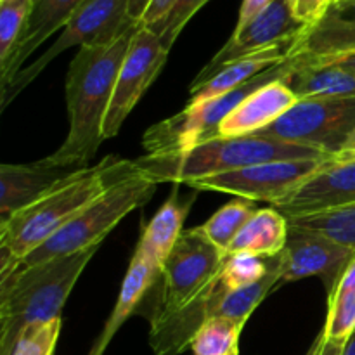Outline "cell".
<instances>
[{
	"instance_id": "cell-7",
	"label": "cell",
	"mask_w": 355,
	"mask_h": 355,
	"mask_svg": "<svg viewBox=\"0 0 355 355\" xmlns=\"http://www.w3.org/2000/svg\"><path fill=\"white\" fill-rule=\"evenodd\" d=\"M128 16V0H87L62 28L54 44L24 66L6 89L0 90V110H6L59 54L71 47L107 45L116 42L130 30L137 28Z\"/></svg>"
},
{
	"instance_id": "cell-44",
	"label": "cell",
	"mask_w": 355,
	"mask_h": 355,
	"mask_svg": "<svg viewBox=\"0 0 355 355\" xmlns=\"http://www.w3.org/2000/svg\"><path fill=\"white\" fill-rule=\"evenodd\" d=\"M333 2H336V0H333Z\"/></svg>"
},
{
	"instance_id": "cell-8",
	"label": "cell",
	"mask_w": 355,
	"mask_h": 355,
	"mask_svg": "<svg viewBox=\"0 0 355 355\" xmlns=\"http://www.w3.org/2000/svg\"><path fill=\"white\" fill-rule=\"evenodd\" d=\"M225 257L198 227L184 231L162 267L158 276L162 293L149 321L170 318L191 307L218 279Z\"/></svg>"
},
{
	"instance_id": "cell-38",
	"label": "cell",
	"mask_w": 355,
	"mask_h": 355,
	"mask_svg": "<svg viewBox=\"0 0 355 355\" xmlns=\"http://www.w3.org/2000/svg\"><path fill=\"white\" fill-rule=\"evenodd\" d=\"M343 343L345 342H340V340H328L324 336V343H322V349L319 355H342Z\"/></svg>"
},
{
	"instance_id": "cell-29",
	"label": "cell",
	"mask_w": 355,
	"mask_h": 355,
	"mask_svg": "<svg viewBox=\"0 0 355 355\" xmlns=\"http://www.w3.org/2000/svg\"><path fill=\"white\" fill-rule=\"evenodd\" d=\"M61 318L30 324L21 331L9 355H54L61 333Z\"/></svg>"
},
{
	"instance_id": "cell-14",
	"label": "cell",
	"mask_w": 355,
	"mask_h": 355,
	"mask_svg": "<svg viewBox=\"0 0 355 355\" xmlns=\"http://www.w3.org/2000/svg\"><path fill=\"white\" fill-rule=\"evenodd\" d=\"M355 203V163L326 162L279 203L277 211L290 217L321 214Z\"/></svg>"
},
{
	"instance_id": "cell-16",
	"label": "cell",
	"mask_w": 355,
	"mask_h": 355,
	"mask_svg": "<svg viewBox=\"0 0 355 355\" xmlns=\"http://www.w3.org/2000/svg\"><path fill=\"white\" fill-rule=\"evenodd\" d=\"M75 170L78 168L49 165L45 159L30 165H0V222L35 203Z\"/></svg>"
},
{
	"instance_id": "cell-30",
	"label": "cell",
	"mask_w": 355,
	"mask_h": 355,
	"mask_svg": "<svg viewBox=\"0 0 355 355\" xmlns=\"http://www.w3.org/2000/svg\"><path fill=\"white\" fill-rule=\"evenodd\" d=\"M322 331L328 340L340 342L355 331V290L336 291L328 298V319Z\"/></svg>"
},
{
	"instance_id": "cell-31",
	"label": "cell",
	"mask_w": 355,
	"mask_h": 355,
	"mask_svg": "<svg viewBox=\"0 0 355 355\" xmlns=\"http://www.w3.org/2000/svg\"><path fill=\"white\" fill-rule=\"evenodd\" d=\"M207 2H210V0H175L172 9L168 10V14L162 21L146 28H149L153 33L158 35L166 51H170L177 38H179V35L186 28V24L193 19L194 14Z\"/></svg>"
},
{
	"instance_id": "cell-2",
	"label": "cell",
	"mask_w": 355,
	"mask_h": 355,
	"mask_svg": "<svg viewBox=\"0 0 355 355\" xmlns=\"http://www.w3.org/2000/svg\"><path fill=\"white\" fill-rule=\"evenodd\" d=\"M137 28L113 44L80 47L69 62L66 75L68 135L58 151L44 158L49 165L83 168L96 156L104 141V118L110 110L118 71Z\"/></svg>"
},
{
	"instance_id": "cell-36",
	"label": "cell",
	"mask_w": 355,
	"mask_h": 355,
	"mask_svg": "<svg viewBox=\"0 0 355 355\" xmlns=\"http://www.w3.org/2000/svg\"><path fill=\"white\" fill-rule=\"evenodd\" d=\"M149 3H151V0H128V16L134 23H141Z\"/></svg>"
},
{
	"instance_id": "cell-39",
	"label": "cell",
	"mask_w": 355,
	"mask_h": 355,
	"mask_svg": "<svg viewBox=\"0 0 355 355\" xmlns=\"http://www.w3.org/2000/svg\"><path fill=\"white\" fill-rule=\"evenodd\" d=\"M322 343H324V331L319 333L318 338L314 340V343H312L311 349L307 350V354L305 355H319V352H321V349H322Z\"/></svg>"
},
{
	"instance_id": "cell-43",
	"label": "cell",
	"mask_w": 355,
	"mask_h": 355,
	"mask_svg": "<svg viewBox=\"0 0 355 355\" xmlns=\"http://www.w3.org/2000/svg\"><path fill=\"white\" fill-rule=\"evenodd\" d=\"M290 2H293V0H290Z\"/></svg>"
},
{
	"instance_id": "cell-22",
	"label": "cell",
	"mask_w": 355,
	"mask_h": 355,
	"mask_svg": "<svg viewBox=\"0 0 355 355\" xmlns=\"http://www.w3.org/2000/svg\"><path fill=\"white\" fill-rule=\"evenodd\" d=\"M295 71L284 82L300 99L312 97H354L355 71L335 64H311L300 55Z\"/></svg>"
},
{
	"instance_id": "cell-34",
	"label": "cell",
	"mask_w": 355,
	"mask_h": 355,
	"mask_svg": "<svg viewBox=\"0 0 355 355\" xmlns=\"http://www.w3.org/2000/svg\"><path fill=\"white\" fill-rule=\"evenodd\" d=\"M173 3H175V0H151L139 26H153L158 21H162L168 14V10L172 9Z\"/></svg>"
},
{
	"instance_id": "cell-3",
	"label": "cell",
	"mask_w": 355,
	"mask_h": 355,
	"mask_svg": "<svg viewBox=\"0 0 355 355\" xmlns=\"http://www.w3.org/2000/svg\"><path fill=\"white\" fill-rule=\"evenodd\" d=\"M97 250L99 246H94L35 266L16 267L0 277V355H9L26 326L61 318L66 300Z\"/></svg>"
},
{
	"instance_id": "cell-25",
	"label": "cell",
	"mask_w": 355,
	"mask_h": 355,
	"mask_svg": "<svg viewBox=\"0 0 355 355\" xmlns=\"http://www.w3.org/2000/svg\"><path fill=\"white\" fill-rule=\"evenodd\" d=\"M290 227L318 232L340 245L355 250V203L336 210L288 218Z\"/></svg>"
},
{
	"instance_id": "cell-40",
	"label": "cell",
	"mask_w": 355,
	"mask_h": 355,
	"mask_svg": "<svg viewBox=\"0 0 355 355\" xmlns=\"http://www.w3.org/2000/svg\"><path fill=\"white\" fill-rule=\"evenodd\" d=\"M342 355H355V331L343 343Z\"/></svg>"
},
{
	"instance_id": "cell-35",
	"label": "cell",
	"mask_w": 355,
	"mask_h": 355,
	"mask_svg": "<svg viewBox=\"0 0 355 355\" xmlns=\"http://www.w3.org/2000/svg\"><path fill=\"white\" fill-rule=\"evenodd\" d=\"M331 163H355V130L343 142L342 148L331 156Z\"/></svg>"
},
{
	"instance_id": "cell-12",
	"label": "cell",
	"mask_w": 355,
	"mask_h": 355,
	"mask_svg": "<svg viewBox=\"0 0 355 355\" xmlns=\"http://www.w3.org/2000/svg\"><path fill=\"white\" fill-rule=\"evenodd\" d=\"M304 24L293 16L290 0H272L270 6L255 19L250 21L245 28L232 31L227 44L198 73L191 83L189 92L207 85L224 66L266 49L295 42L304 33Z\"/></svg>"
},
{
	"instance_id": "cell-37",
	"label": "cell",
	"mask_w": 355,
	"mask_h": 355,
	"mask_svg": "<svg viewBox=\"0 0 355 355\" xmlns=\"http://www.w3.org/2000/svg\"><path fill=\"white\" fill-rule=\"evenodd\" d=\"M350 290H355V257H354V260L352 262H350V266H349V269L345 270V274H343V277H342V281H340V284H338V288H336V291H350ZM335 291V293H336ZM333 293V295H335ZM331 295V297H333ZM329 297V298H331Z\"/></svg>"
},
{
	"instance_id": "cell-28",
	"label": "cell",
	"mask_w": 355,
	"mask_h": 355,
	"mask_svg": "<svg viewBox=\"0 0 355 355\" xmlns=\"http://www.w3.org/2000/svg\"><path fill=\"white\" fill-rule=\"evenodd\" d=\"M267 272H269V259L250 255V253H232L225 257L220 279L227 290H241L259 283Z\"/></svg>"
},
{
	"instance_id": "cell-32",
	"label": "cell",
	"mask_w": 355,
	"mask_h": 355,
	"mask_svg": "<svg viewBox=\"0 0 355 355\" xmlns=\"http://www.w3.org/2000/svg\"><path fill=\"white\" fill-rule=\"evenodd\" d=\"M331 3L333 0H293L291 9L297 21H300L305 28H311L324 17Z\"/></svg>"
},
{
	"instance_id": "cell-41",
	"label": "cell",
	"mask_w": 355,
	"mask_h": 355,
	"mask_svg": "<svg viewBox=\"0 0 355 355\" xmlns=\"http://www.w3.org/2000/svg\"><path fill=\"white\" fill-rule=\"evenodd\" d=\"M231 355H239V350H236V352H232Z\"/></svg>"
},
{
	"instance_id": "cell-11",
	"label": "cell",
	"mask_w": 355,
	"mask_h": 355,
	"mask_svg": "<svg viewBox=\"0 0 355 355\" xmlns=\"http://www.w3.org/2000/svg\"><path fill=\"white\" fill-rule=\"evenodd\" d=\"M168 52L162 38L149 28L139 26L135 30L127 55L118 71L110 110L104 118V141L116 137L135 104L162 73L168 59Z\"/></svg>"
},
{
	"instance_id": "cell-15",
	"label": "cell",
	"mask_w": 355,
	"mask_h": 355,
	"mask_svg": "<svg viewBox=\"0 0 355 355\" xmlns=\"http://www.w3.org/2000/svg\"><path fill=\"white\" fill-rule=\"evenodd\" d=\"M300 97L284 80L270 82L246 97L220 125L217 137H241L259 134L288 113Z\"/></svg>"
},
{
	"instance_id": "cell-21",
	"label": "cell",
	"mask_w": 355,
	"mask_h": 355,
	"mask_svg": "<svg viewBox=\"0 0 355 355\" xmlns=\"http://www.w3.org/2000/svg\"><path fill=\"white\" fill-rule=\"evenodd\" d=\"M159 272L155 267L149 266L141 253L135 252L132 257L130 263H128V270L125 274V279L121 283L120 295H118L116 305H114L113 312H111L110 319H107L106 326H104L103 333L97 338L96 345L92 347L89 355H103L106 347L110 345L111 340L118 333V329L125 324L128 318L137 311L139 304H142L146 295L151 291L155 286L156 279H158Z\"/></svg>"
},
{
	"instance_id": "cell-20",
	"label": "cell",
	"mask_w": 355,
	"mask_h": 355,
	"mask_svg": "<svg viewBox=\"0 0 355 355\" xmlns=\"http://www.w3.org/2000/svg\"><path fill=\"white\" fill-rule=\"evenodd\" d=\"M295 42H288V44L276 45V47L266 49L257 54L246 55V58L238 59V61L231 62V64L224 66L207 85L201 89L189 92V104L187 106H200V104L208 103L211 99L225 96V94L232 92L238 87L245 85L248 80L255 78L262 71L269 69L270 66H276L279 62H284L290 59L291 47Z\"/></svg>"
},
{
	"instance_id": "cell-26",
	"label": "cell",
	"mask_w": 355,
	"mask_h": 355,
	"mask_svg": "<svg viewBox=\"0 0 355 355\" xmlns=\"http://www.w3.org/2000/svg\"><path fill=\"white\" fill-rule=\"evenodd\" d=\"M245 326L224 318L203 322L189 349L194 355H231L238 350V342Z\"/></svg>"
},
{
	"instance_id": "cell-27",
	"label": "cell",
	"mask_w": 355,
	"mask_h": 355,
	"mask_svg": "<svg viewBox=\"0 0 355 355\" xmlns=\"http://www.w3.org/2000/svg\"><path fill=\"white\" fill-rule=\"evenodd\" d=\"M35 0H6L0 2V71L9 62L10 54L23 33Z\"/></svg>"
},
{
	"instance_id": "cell-10",
	"label": "cell",
	"mask_w": 355,
	"mask_h": 355,
	"mask_svg": "<svg viewBox=\"0 0 355 355\" xmlns=\"http://www.w3.org/2000/svg\"><path fill=\"white\" fill-rule=\"evenodd\" d=\"M324 163V159H281L259 163L234 172L193 180L187 186L194 191L234 194L243 200L276 205L293 193L304 180L314 175Z\"/></svg>"
},
{
	"instance_id": "cell-24",
	"label": "cell",
	"mask_w": 355,
	"mask_h": 355,
	"mask_svg": "<svg viewBox=\"0 0 355 355\" xmlns=\"http://www.w3.org/2000/svg\"><path fill=\"white\" fill-rule=\"evenodd\" d=\"M257 211L255 205L250 200H239L231 201V203L224 205L220 210L215 215H211L203 225H200V231L220 250L222 253L227 255L229 248H231L232 241L238 238L241 229L245 227L246 222L253 217Z\"/></svg>"
},
{
	"instance_id": "cell-4",
	"label": "cell",
	"mask_w": 355,
	"mask_h": 355,
	"mask_svg": "<svg viewBox=\"0 0 355 355\" xmlns=\"http://www.w3.org/2000/svg\"><path fill=\"white\" fill-rule=\"evenodd\" d=\"M281 159H324L326 153L309 146L293 144L262 135L241 137H214L191 149L172 155H144L135 159L139 172L156 184H189L193 180L234 172L259 163Z\"/></svg>"
},
{
	"instance_id": "cell-1",
	"label": "cell",
	"mask_w": 355,
	"mask_h": 355,
	"mask_svg": "<svg viewBox=\"0 0 355 355\" xmlns=\"http://www.w3.org/2000/svg\"><path fill=\"white\" fill-rule=\"evenodd\" d=\"M139 173L135 162L110 155L97 165L75 170L35 203L0 222V277L16 269L21 260L61 231L92 201Z\"/></svg>"
},
{
	"instance_id": "cell-19",
	"label": "cell",
	"mask_w": 355,
	"mask_h": 355,
	"mask_svg": "<svg viewBox=\"0 0 355 355\" xmlns=\"http://www.w3.org/2000/svg\"><path fill=\"white\" fill-rule=\"evenodd\" d=\"M194 198L196 196H189L184 200L179 196V187H175L168 200L153 215L149 224L142 231L135 252L141 253L142 259L149 266L155 267L158 272H162L163 263L166 262L173 246L177 245L180 234L184 232V220L189 215Z\"/></svg>"
},
{
	"instance_id": "cell-42",
	"label": "cell",
	"mask_w": 355,
	"mask_h": 355,
	"mask_svg": "<svg viewBox=\"0 0 355 355\" xmlns=\"http://www.w3.org/2000/svg\"><path fill=\"white\" fill-rule=\"evenodd\" d=\"M0 2H6V0H0Z\"/></svg>"
},
{
	"instance_id": "cell-18",
	"label": "cell",
	"mask_w": 355,
	"mask_h": 355,
	"mask_svg": "<svg viewBox=\"0 0 355 355\" xmlns=\"http://www.w3.org/2000/svg\"><path fill=\"white\" fill-rule=\"evenodd\" d=\"M355 51V0H336L318 24L295 40L291 58H331Z\"/></svg>"
},
{
	"instance_id": "cell-33",
	"label": "cell",
	"mask_w": 355,
	"mask_h": 355,
	"mask_svg": "<svg viewBox=\"0 0 355 355\" xmlns=\"http://www.w3.org/2000/svg\"><path fill=\"white\" fill-rule=\"evenodd\" d=\"M270 2H272V0H243L241 9H239L238 23H236L234 30L245 28L250 21H253L259 14H262L263 10L270 6Z\"/></svg>"
},
{
	"instance_id": "cell-5",
	"label": "cell",
	"mask_w": 355,
	"mask_h": 355,
	"mask_svg": "<svg viewBox=\"0 0 355 355\" xmlns=\"http://www.w3.org/2000/svg\"><path fill=\"white\" fill-rule=\"evenodd\" d=\"M156 187L158 184L149 180L142 173L116 184L107 193L92 201L85 210L80 211L73 220H69L61 231L38 246L26 259L21 260L16 267L35 266L45 260L73 255L94 246H101L103 239L128 214L144 207L155 196Z\"/></svg>"
},
{
	"instance_id": "cell-6",
	"label": "cell",
	"mask_w": 355,
	"mask_h": 355,
	"mask_svg": "<svg viewBox=\"0 0 355 355\" xmlns=\"http://www.w3.org/2000/svg\"><path fill=\"white\" fill-rule=\"evenodd\" d=\"M297 58L286 59L276 66L248 80L245 85L238 87L225 96L211 99L200 106H186L180 113L153 125L142 137L146 155H172L191 149L200 142L217 137L218 125L260 87L277 80H286L297 68Z\"/></svg>"
},
{
	"instance_id": "cell-13",
	"label": "cell",
	"mask_w": 355,
	"mask_h": 355,
	"mask_svg": "<svg viewBox=\"0 0 355 355\" xmlns=\"http://www.w3.org/2000/svg\"><path fill=\"white\" fill-rule=\"evenodd\" d=\"M355 257V250L326 236L290 227L288 241L281 252L283 283L305 277H321L328 298L338 288L343 274Z\"/></svg>"
},
{
	"instance_id": "cell-17",
	"label": "cell",
	"mask_w": 355,
	"mask_h": 355,
	"mask_svg": "<svg viewBox=\"0 0 355 355\" xmlns=\"http://www.w3.org/2000/svg\"><path fill=\"white\" fill-rule=\"evenodd\" d=\"M87 0H35L33 9L26 21L23 33L10 54L9 62L0 71V90L6 89L7 83L24 68L31 54L58 30L64 28L73 14L85 3Z\"/></svg>"
},
{
	"instance_id": "cell-23",
	"label": "cell",
	"mask_w": 355,
	"mask_h": 355,
	"mask_svg": "<svg viewBox=\"0 0 355 355\" xmlns=\"http://www.w3.org/2000/svg\"><path fill=\"white\" fill-rule=\"evenodd\" d=\"M288 218L276 208H262L253 214L245 227L232 241L227 255L232 253H250V255L270 257L279 255L288 241Z\"/></svg>"
},
{
	"instance_id": "cell-9",
	"label": "cell",
	"mask_w": 355,
	"mask_h": 355,
	"mask_svg": "<svg viewBox=\"0 0 355 355\" xmlns=\"http://www.w3.org/2000/svg\"><path fill=\"white\" fill-rule=\"evenodd\" d=\"M355 130L354 97L300 99L284 116L257 135L309 146L331 158Z\"/></svg>"
}]
</instances>
